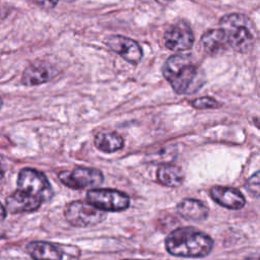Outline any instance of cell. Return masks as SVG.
Wrapping results in <instances>:
<instances>
[{
    "mask_svg": "<svg viewBox=\"0 0 260 260\" xmlns=\"http://www.w3.org/2000/svg\"><path fill=\"white\" fill-rule=\"evenodd\" d=\"M161 72L178 94L194 93L205 82L203 70L187 55L170 56L164 63Z\"/></svg>",
    "mask_w": 260,
    "mask_h": 260,
    "instance_id": "cell-1",
    "label": "cell"
},
{
    "mask_svg": "<svg viewBox=\"0 0 260 260\" xmlns=\"http://www.w3.org/2000/svg\"><path fill=\"white\" fill-rule=\"evenodd\" d=\"M165 246L168 253L176 257L202 258L211 252L213 240L194 226H182L169 234Z\"/></svg>",
    "mask_w": 260,
    "mask_h": 260,
    "instance_id": "cell-2",
    "label": "cell"
},
{
    "mask_svg": "<svg viewBox=\"0 0 260 260\" xmlns=\"http://www.w3.org/2000/svg\"><path fill=\"white\" fill-rule=\"evenodd\" d=\"M218 24L224 35L228 47L239 53H248L253 49L257 31L248 16L241 13L226 14L219 19Z\"/></svg>",
    "mask_w": 260,
    "mask_h": 260,
    "instance_id": "cell-3",
    "label": "cell"
},
{
    "mask_svg": "<svg viewBox=\"0 0 260 260\" xmlns=\"http://www.w3.org/2000/svg\"><path fill=\"white\" fill-rule=\"evenodd\" d=\"M66 220L73 226L86 228L95 225L106 219L107 213L89 202L77 200L70 202L65 210Z\"/></svg>",
    "mask_w": 260,
    "mask_h": 260,
    "instance_id": "cell-4",
    "label": "cell"
},
{
    "mask_svg": "<svg viewBox=\"0 0 260 260\" xmlns=\"http://www.w3.org/2000/svg\"><path fill=\"white\" fill-rule=\"evenodd\" d=\"M87 202L104 211H122L129 207L130 197L115 189H91L86 193Z\"/></svg>",
    "mask_w": 260,
    "mask_h": 260,
    "instance_id": "cell-5",
    "label": "cell"
},
{
    "mask_svg": "<svg viewBox=\"0 0 260 260\" xmlns=\"http://www.w3.org/2000/svg\"><path fill=\"white\" fill-rule=\"evenodd\" d=\"M17 186L19 190L35 195L43 201L50 199L53 193L51 184L44 173L31 168L20 170L17 177Z\"/></svg>",
    "mask_w": 260,
    "mask_h": 260,
    "instance_id": "cell-6",
    "label": "cell"
},
{
    "mask_svg": "<svg viewBox=\"0 0 260 260\" xmlns=\"http://www.w3.org/2000/svg\"><path fill=\"white\" fill-rule=\"evenodd\" d=\"M58 178L65 186L74 190L99 186L104 181V175L100 170L86 167H76L72 171H62Z\"/></svg>",
    "mask_w": 260,
    "mask_h": 260,
    "instance_id": "cell-7",
    "label": "cell"
},
{
    "mask_svg": "<svg viewBox=\"0 0 260 260\" xmlns=\"http://www.w3.org/2000/svg\"><path fill=\"white\" fill-rule=\"evenodd\" d=\"M167 49L174 52L190 50L194 44V35L188 23L180 21L168 27L164 35Z\"/></svg>",
    "mask_w": 260,
    "mask_h": 260,
    "instance_id": "cell-8",
    "label": "cell"
},
{
    "mask_svg": "<svg viewBox=\"0 0 260 260\" xmlns=\"http://www.w3.org/2000/svg\"><path fill=\"white\" fill-rule=\"evenodd\" d=\"M106 46L116 54L120 55L124 60L132 65H137L143 56V52L138 43L130 38L113 35L105 39Z\"/></svg>",
    "mask_w": 260,
    "mask_h": 260,
    "instance_id": "cell-9",
    "label": "cell"
},
{
    "mask_svg": "<svg viewBox=\"0 0 260 260\" xmlns=\"http://www.w3.org/2000/svg\"><path fill=\"white\" fill-rule=\"evenodd\" d=\"M209 195L214 202L229 209H241L246 204L244 195L236 188L213 186L209 190Z\"/></svg>",
    "mask_w": 260,
    "mask_h": 260,
    "instance_id": "cell-10",
    "label": "cell"
},
{
    "mask_svg": "<svg viewBox=\"0 0 260 260\" xmlns=\"http://www.w3.org/2000/svg\"><path fill=\"white\" fill-rule=\"evenodd\" d=\"M43 203L39 197L22 190H16L6 198V207L11 213L31 212L37 210Z\"/></svg>",
    "mask_w": 260,
    "mask_h": 260,
    "instance_id": "cell-11",
    "label": "cell"
},
{
    "mask_svg": "<svg viewBox=\"0 0 260 260\" xmlns=\"http://www.w3.org/2000/svg\"><path fill=\"white\" fill-rule=\"evenodd\" d=\"M56 74V70L44 61L36 62L25 68L22 74L21 81L24 85L34 86L51 80Z\"/></svg>",
    "mask_w": 260,
    "mask_h": 260,
    "instance_id": "cell-12",
    "label": "cell"
},
{
    "mask_svg": "<svg viewBox=\"0 0 260 260\" xmlns=\"http://www.w3.org/2000/svg\"><path fill=\"white\" fill-rule=\"evenodd\" d=\"M176 210L184 219L191 221H203L208 217L209 210L200 200L185 198L177 204Z\"/></svg>",
    "mask_w": 260,
    "mask_h": 260,
    "instance_id": "cell-13",
    "label": "cell"
},
{
    "mask_svg": "<svg viewBox=\"0 0 260 260\" xmlns=\"http://www.w3.org/2000/svg\"><path fill=\"white\" fill-rule=\"evenodd\" d=\"M26 251L34 260H62L63 258V252L60 248L45 241L28 243Z\"/></svg>",
    "mask_w": 260,
    "mask_h": 260,
    "instance_id": "cell-14",
    "label": "cell"
},
{
    "mask_svg": "<svg viewBox=\"0 0 260 260\" xmlns=\"http://www.w3.org/2000/svg\"><path fill=\"white\" fill-rule=\"evenodd\" d=\"M200 43L204 51L210 55H216L228 48L224 35L219 27L206 30L202 35Z\"/></svg>",
    "mask_w": 260,
    "mask_h": 260,
    "instance_id": "cell-15",
    "label": "cell"
},
{
    "mask_svg": "<svg viewBox=\"0 0 260 260\" xmlns=\"http://www.w3.org/2000/svg\"><path fill=\"white\" fill-rule=\"evenodd\" d=\"M94 145L103 152L112 153L124 146V139L117 132L102 131L95 135Z\"/></svg>",
    "mask_w": 260,
    "mask_h": 260,
    "instance_id": "cell-16",
    "label": "cell"
},
{
    "mask_svg": "<svg viewBox=\"0 0 260 260\" xmlns=\"http://www.w3.org/2000/svg\"><path fill=\"white\" fill-rule=\"evenodd\" d=\"M157 181L167 187H179L184 180V173L181 168L171 165L162 164L158 167L156 172Z\"/></svg>",
    "mask_w": 260,
    "mask_h": 260,
    "instance_id": "cell-17",
    "label": "cell"
},
{
    "mask_svg": "<svg viewBox=\"0 0 260 260\" xmlns=\"http://www.w3.org/2000/svg\"><path fill=\"white\" fill-rule=\"evenodd\" d=\"M191 106L195 109L205 110V109H217L221 106V104L211 96H201L195 99L191 102Z\"/></svg>",
    "mask_w": 260,
    "mask_h": 260,
    "instance_id": "cell-18",
    "label": "cell"
},
{
    "mask_svg": "<svg viewBox=\"0 0 260 260\" xmlns=\"http://www.w3.org/2000/svg\"><path fill=\"white\" fill-rule=\"evenodd\" d=\"M259 184H260V175L259 172H256L254 175H252L246 182L245 188L247 191L254 196L255 198L259 197Z\"/></svg>",
    "mask_w": 260,
    "mask_h": 260,
    "instance_id": "cell-19",
    "label": "cell"
},
{
    "mask_svg": "<svg viewBox=\"0 0 260 260\" xmlns=\"http://www.w3.org/2000/svg\"><path fill=\"white\" fill-rule=\"evenodd\" d=\"M30 1L35 3L37 6L44 9H52L59 2V0H30Z\"/></svg>",
    "mask_w": 260,
    "mask_h": 260,
    "instance_id": "cell-20",
    "label": "cell"
},
{
    "mask_svg": "<svg viewBox=\"0 0 260 260\" xmlns=\"http://www.w3.org/2000/svg\"><path fill=\"white\" fill-rule=\"evenodd\" d=\"M6 217V208L0 202V220H3Z\"/></svg>",
    "mask_w": 260,
    "mask_h": 260,
    "instance_id": "cell-21",
    "label": "cell"
},
{
    "mask_svg": "<svg viewBox=\"0 0 260 260\" xmlns=\"http://www.w3.org/2000/svg\"><path fill=\"white\" fill-rule=\"evenodd\" d=\"M5 17H6V12L0 8V23L5 19Z\"/></svg>",
    "mask_w": 260,
    "mask_h": 260,
    "instance_id": "cell-22",
    "label": "cell"
},
{
    "mask_svg": "<svg viewBox=\"0 0 260 260\" xmlns=\"http://www.w3.org/2000/svg\"><path fill=\"white\" fill-rule=\"evenodd\" d=\"M157 3H159L160 5H166V4H168L169 2H171L172 0H155Z\"/></svg>",
    "mask_w": 260,
    "mask_h": 260,
    "instance_id": "cell-23",
    "label": "cell"
},
{
    "mask_svg": "<svg viewBox=\"0 0 260 260\" xmlns=\"http://www.w3.org/2000/svg\"><path fill=\"white\" fill-rule=\"evenodd\" d=\"M245 260H259V258H258V256H252V257H247Z\"/></svg>",
    "mask_w": 260,
    "mask_h": 260,
    "instance_id": "cell-24",
    "label": "cell"
},
{
    "mask_svg": "<svg viewBox=\"0 0 260 260\" xmlns=\"http://www.w3.org/2000/svg\"><path fill=\"white\" fill-rule=\"evenodd\" d=\"M3 175H4V170H3L2 165H1V162H0V179L3 177Z\"/></svg>",
    "mask_w": 260,
    "mask_h": 260,
    "instance_id": "cell-25",
    "label": "cell"
},
{
    "mask_svg": "<svg viewBox=\"0 0 260 260\" xmlns=\"http://www.w3.org/2000/svg\"><path fill=\"white\" fill-rule=\"evenodd\" d=\"M122 260H148V259H122Z\"/></svg>",
    "mask_w": 260,
    "mask_h": 260,
    "instance_id": "cell-26",
    "label": "cell"
},
{
    "mask_svg": "<svg viewBox=\"0 0 260 260\" xmlns=\"http://www.w3.org/2000/svg\"><path fill=\"white\" fill-rule=\"evenodd\" d=\"M2 105H3V102H2V99L0 98V109H1V107H2Z\"/></svg>",
    "mask_w": 260,
    "mask_h": 260,
    "instance_id": "cell-27",
    "label": "cell"
},
{
    "mask_svg": "<svg viewBox=\"0 0 260 260\" xmlns=\"http://www.w3.org/2000/svg\"><path fill=\"white\" fill-rule=\"evenodd\" d=\"M3 238H4V235H3V234H1V233H0V239H3Z\"/></svg>",
    "mask_w": 260,
    "mask_h": 260,
    "instance_id": "cell-28",
    "label": "cell"
},
{
    "mask_svg": "<svg viewBox=\"0 0 260 260\" xmlns=\"http://www.w3.org/2000/svg\"><path fill=\"white\" fill-rule=\"evenodd\" d=\"M67 1H74V0H67Z\"/></svg>",
    "mask_w": 260,
    "mask_h": 260,
    "instance_id": "cell-29",
    "label": "cell"
}]
</instances>
